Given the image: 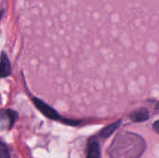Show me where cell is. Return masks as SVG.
<instances>
[{"label":"cell","instance_id":"obj_1","mask_svg":"<svg viewBox=\"0 0 159 158\" xmlns=\"http://www.w3.org/2000/svg\"><path fill=\"white\" fill-rule=\"evenodd\" d=\"M145 149L142 137L129 132L119 133L113 142L109 154L112 158H139Z\"/></svg>","mask_w":159,"mask_h":158},{"label":"cell","instance_id":"obj_2","mask_svg":"<svg viewBox=\"0 0 159 158\" xmlns=\"http://www.w3.org/2000/svg\"><path fill=\"white\" fill-rule=\"evenodd\" d=\"M34 104L48 118L52 119V120H60L61 119L60 115L52 107H50L49 105H48L47 103H45L41 100H39L37 98H34Z\"/></svg>","mask_w":159,"mask_h":158},{"label":"cell","instance_id":"obj_3","mask_svg":"<svg viewBox=\"0 0 159 158\" xmlns=\"http://www.w3.org/2000/svg\"><path fill=\"white\" fill-rule=\"evenodd\" d=\"M17 120V113L11 110H0V129H11Z\"/></svg>","mask_w":159,"mask_h":158},{"label":"cell","instance_id":"obj_4","mask_svg":"<svg viewBox=\"0 0 159 158\" xmlns=\"http://www.w3.org/2000/svg\"><path fill=\"white\" fill-rule=\"evenodd\" d=\"M11 73V66L9 60L5 52L1 54L0 57V77L4 78L10 74Z\"/></svg>","mask_w":159,"mask_h":158},{"label":"cell","instance_id":"obj_5","mask_svg":"<svg viewBox=\"0 0 159 158\" xmlns=\"http://www.w3.org/2000/svg\"><path fill=\"white\" fill-rule=\"evenodd\" d=\"M129 118L133 122H143L149 118V112L145 108H140L133 111L129 115Z\"/></svg>","mask_w":159,"mask_h":158},{"label":"cell","instance_id":"obj_6","mask_svg":"<svg viewBox=\"0 0 159 158\" xmlns=\"http://www.w3.org/2000/svg\"><path fill=\"white\" fill-rule=\"evenodd\" d=\"M101 157V152H100V146L97 142H93L89 145L88 149V155L87 158H100Z\"/></svg>","mask_w":159,"mask_h":158},{"label":"cell","instance_id":"obj_7","mask_svg":"<svg viewBox=\"0 0 159 158\" xmlns=\"http://www.w3.org/2000/svg\"><path fill=\"white\" fill-rule=\"evenodd\" d=\"M120 123H121V121H117V122H116V123H113V124H111V125L105 127V128L101 131L100 136L102 137V138H107V137L111 136V135L116 131V129L119 127Z\"/></svg>","mask_w":159,"mask_h":158},{"label":"cell","instance_id":"obj_8","mask_svg":"<svg viewBox=\"0 0 159 158\" xmlns=\"http://www.w3.org/2000/svg\"><path fill=\"white\" fill-rule=\"evenodd\" d=\"M0 158H10V154L7 146L0 142Z\"/></svg>","mask_w":159,"mask_h":158},{"label":"cell","instance_id":"obj_9","mask_svg":"<svg viewBox=\"0 0 159 158\" xmlns=\"http://www.w3.org/2000/svg\"><path fill=\"white\" fill-rule=\"evenodd\" d=\"M153 128H154V129H155L157 133H159V120H157V121H156V122H155V124H154Z\"/></svg>","mask_w":159,"mask_h":158},{"label":"cell","instance_id":"obj_10","mask_svg":"<svg viewBox=\"0 0 159 158\" xmlns=\"http://www.w3.org/2000/svg\"><path fill=\"white\" fill-rule=\"evenodd\" d=\"M156 109L159 111V102H157V106H156Z\"/></svg>","mask_w":159,"mask_h":158},{"label":"cell","instance_id":"obj_11","mask_svg":"<svg viewBox=\"0 0 159 158\" xmlns=\"http://www.w3.org/2000/svg\"><path fill=\"white\" fill-rule=\"evenodd\" d=\"M4 14V11H1L0 12V20H1V18H2V15Z\"/></svg>","mask_w":159,"mask_h":158}]
</instances>
